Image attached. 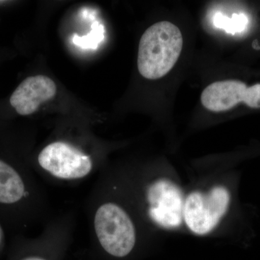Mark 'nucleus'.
Masks as SVG:
<instances>
[{
	"mask_svg": "<svg viewBox=\"0 0 260 260\" xmlns=\"http://www.w3.org/2000/svg\"><path fill=\"white\" fill-rule=\"evenodd\" d=\"M23 260H48L46 258L42 257L40 256H30L28 257L25 258Z\"/></svg>",
	"mask_w": 260,
	"mask_h": 260,
	"instance_id": "nucleus-11",
	"label": "nucleus"
},
{
	"mask_svg": "<svg viewBox=\"0 0 260 260\" xmlns=\"http://www.w3.org/2000/svg\"><path fill=\"white\" fill-rule=\"evenodd\" d=\"M104 38V28L99 22L93 24L91 31L88 35L79 37L75 35L73 42L75 45L84 49H96L99 44L102 42Z\"/></svg>",
	"mask_w": 260,
	"mask_h": 260,
	"instance_id": "nucleus-10",
	"label": "nucleus"
},
{
	"mask_svg": "<svg viewBox=\"0 0 260 260\" xmlns=\"http://www.w3.org/2000/svg\"><path fill=\"white\" fill-rule=\"evenodd\" d=\"M94 226L101 246L111 256L125 257L134 249V224L125 210L115 203H107L99 207Z\"/></svg>",
	"mask_w": 260,
	"mask_h": 260,
	"instance_id": "nucleus-2",
	"label": "nucleus"
},
{
	"mask_svg": "<svg viewBox=\"0 0 260 260\" xmlns=\"http://www.w3.org/2000/svg\"><path fill=\"white\" fill-rule=\"evenodd\" d=\"M150 217L155 223L167 229L181 225L184 205L180 189L168 179H158L150 186L148 194Z\"/></svg>",
	"mask_w": 260,
	"mask_h": 260,
	"instance_id": "nucleus-6",
	"label": "nucleus"
},
{
	"mask_svg": "<svg viewBox=\"0 0 260 260\" xmlns=\"http://www.w3.org/2000/svg\"><path fill=\"white\" fill-rule=\"evenodd\" d=\"M201 102L211 112L228 111L239 103L248 107L260 108V84L247 87L239 80L217 81L205 88L201 95Z\"/></svg>",
	"mask_w": 260,
	"mask_h": 260,
	"instance_id": "nucleus-5",
	"label": "nucleus"
},
{
	"mask_svg": "<svg viewBox=\"0 0 260 260\" xmlns=\"http://www.w3.org/2000/svg\"><path fill=\"white\" fill-rule=\"evenodd\" d=\"M25 194V186L18 173L0 160V203L13 204Z\"/></svg>",
	"mask_w": 260,
	"mask_h": 260,
	"instance_id": "nucleus-8",
	"label": "nucleus"
},
{
	"mask_svg": "<svg viewBox=\"0 0 260 260\" xmlns=\"http://www.w3.org/2000/svg\"><path fill=\"white\" fill-rule=\"evenodd\" d=\"M183 37L177 25L169 21L152 25L140 39L138 68L148 80H157L167 75L180 56Z\"/></svg>",
	"mask_w": 260,
	"mask_h": 260,
	"instance_id": "nucleus-1",
	"label": "nucleus"
},
{
	"mask_svg": "<svg viewBox=\"0 0 260 260\" xmlns=\"http://www.w3.org/2000/svg\"><path fill=\"white\" fill-rule=\"evenodd\" d=\"M230 194L226 188L218 186L207 193L194 191L186 198L184 218L194 234L205 235L218 225L226 213Z\"/></svg>",
	"mask_w": 260,
	"mask_h": 260,
	"instance_id": "nucleus-3",
	"label": "nucleus"
},
{
	"mask_svg": "<svg viewBox=\"0 0 260 260\" xmlns=\"http://www.w3.org/2000/svg\"><path fill=\"white\" fill-rule=\"evenodd\" d=\"M56 90L55 83L49 77H28L12 93L10 104L20 115H30L37 112L42 104L55 96Z\"/></svg>",
	"mask_w": 260,
	"mask_h": 260,
	"instance_id": "nucleus-7",
	"label": "nucleus"
},
{
	"mask_svg": "<svg viewBox=\"0 0 260 260\" xmlns=\"http://www.w3.org/2000/svg\"><path fill=\"white\" fill-rule=\"evenodd\" d=\"M39 165L53 177L75 180L91 172V159L81 150L65 142H54L39 153Z\"/></svg>",
	"mask_w": 260,
	"mask_h": 260,
	"instance_id": "nucleus-4",
	"label": "nucleus"
},
{
	"mask_svg": "<svg viewBox=\"0 0 260 260\" xmlns=\"http://www.w3.org/2000/svg\"><path fill=\"white\" fill-rule=\"evenodd\" d=\"M248 22L249 20L244 14H234L232 18H229L222 13H217L213 16V24L216 28L223 29L232 34L244 31Z\"/></svg>",
	"mask_w": 260,
	"mask_h": 260,
	"instance_id": "nucleus-9",
	"label": "nucleus"
}]
</instances>
